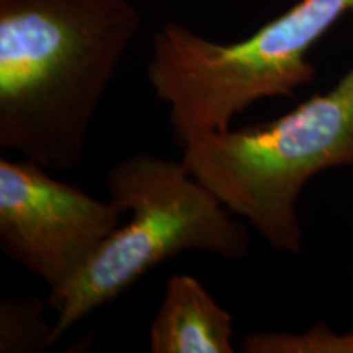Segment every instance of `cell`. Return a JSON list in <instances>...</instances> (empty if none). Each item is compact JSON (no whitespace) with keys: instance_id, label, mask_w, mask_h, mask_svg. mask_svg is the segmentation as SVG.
I'll list each match as a JSON object with an SVG mask.
<instances>
[{"instance_id":"obj_1","label":"cell","mask_w":353,"mask_h":353,"mask_svg":"<svg viewBox=\"0 0 353 353\" xmlns=\"http://www.w3.org/2000/svg\"><path fill=\"white\" fill-rule=\"evenodd\" d=\"M141 23L131 0H0V149L48 170L81 164Z\"/></svg>"},{"instance_id":"obj_2","label":"cell","mask_w":353,"mask_h":353,"mask_svg":"<svg viewBox=\"0 0 353 353\" xmlns=\"http://www.w3.org/2000/svg\"><path fill=\"white\" fill-rule=\"evenodd\" d=\"M353 0H298L241 41L218 43L167 21L152 34L145 77L169 107L174 141L183 149L198 136L231 128L260 100L294 99L316 77L309 52Z\"/></svg>"},{"instance_id":"obj_3","label":"cell","mask_w":353,"mask_h":353,"mask_svg":"<svg viewBox=\"0 0 353 353\" xmlns=\"http://www.w3.org/2000/svg\"><path fill=\"white\" fill-rule=\"evenodd\" d=\"M107 188L110 201L130 216L68 285L48 294L56 342L167 259L192 250L228 262L249 255L244 224L182 161L136 152L108 170Z\"/></svg>"},{"instance_id":"obj_4","label":"cell","mask_w":353,"mask_h":353,"mask_svg":"<svg viewBox=\"0 0 353 353\" xmlns=\"http://www.w3.org/2000/svg\"><path fill=\"white\" fill-rule=\"evenodd\" d=\"M182 162L234 216L276 252L298 255V201L321 172L353 167V65L339 82L291 112L239 130L198 136Z\"/></svg>"},{"instance_id":"obj_5","label":"cell","mask_w":353,"mask_h":353,"mask_svg":"<svg viewBox=\"0 0 353 353\" xmlns=\"http://www.w3.org/2000/svg\"><path fill=\"white\" fill-rule=\"evenodd\" d=\"M121 214L113 201L54 179L37 162L0 159V249L50 293L82 270Z\"/></svg>"},{"instance_id":"obj_6","label":"cell","mask_w":353,"mask_h":353,"mask_svg":"<svg viewBox=\"0 0 353 353\" xmlns=\"http://www.w3.org/2000/svg\"><path fill=\"white\" fill-rule=\"evenodd\" d=\"M232 314L195 276L176 273L149 329L152 353H232Z\"/></svg>"},{"instance_id":"obj_7","label":"cell","mask_w":353,"mask_h":353,"mask_svg":"<svg viewBox=\"0 0 353 353\" xmlns=\"http://www.w3.org/2000/svg\"><path fill=\"white\" fill-rule=\"evenodd\" d=\"M48 301L7 296L0 303V353L41 352L56 343L54 324L44 317Z\"/></svg>"},{"instance_id":"obj_8","label":"cell","mask_w":353,"mask_h":353,"mask_svg":"<svg viewBox=\"0 0 353 353\" xmlns=\"http://www.w3.org/2000/svg\"><path fill=\"white\" fill-rule=\"evenodd\" d=\"M239 348L244 353H353V327L335 332L319 321L303 332H254Z\"/></svg>"},{"instance_id":"obj_9","label":"cell","mask_w":353,"mask_h":353,"mask_svg":"<svg viewBox=\"0 0 353 353\" xmlns=\"http://www.w3.org/2000/svg\"><path fill=\"white\" fill-rule=\"evenodd\" d=\"M352 281H353V272H352Z\"/></svg>"}]
</instances>
